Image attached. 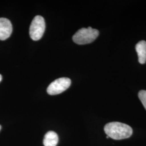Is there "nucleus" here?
Instances as JSON below:
<instances>
[{
	"label": "nucleus",
	"mask_w": 146,
	"mask_h": 146,
	"mask_svg": "<svg viewBox=\"0 0 146 146\" xmlns=\"http://www.w3.org/2000/svg\"><path fill=\"white\" fill-rule=\"evenodd\" d=\"M104 131L107 136L117 140L129 138L133 134L131 126L119 122H112L106 124Z\"/></svg>",
	"instance_id": "1"
},
{
	"label": "nucleus",
	"mask_w": 146,
	"mask_h": 146,
	"mask_svg": "<svg viewBox=\"0 0 146 146\" xmlns=\"http://www.w3.org/2000/svg\"><path fill=\"white\" fill-rule=\"evenodd\" d=\"M99 31L92 27L83 28L78 30L73 36L74 42L78 44H86L93 42L98 37Z\"/></svg>",
	"instance_id": "2"
},
{
	"label": "nucleus",
	"mask_w": 146,
	"mask_h": 146,
	"mask_svg": "<svg viewBox=\"0 0 146 146\" xmlns=\"http://www.w3.org/2000/svg\"><path fill=\"white\" fill-rule=\"evenodd\" d=\"M46 24L43 17L41 16L37 15L31 22L29 28V35L34 41L40 40L45 31Z\"/></svg>",
	"instance_id": "3"
},
{
	"label": "nucleus",
	"mask_w": 146,
	"mask_h": 146,
	"mask_svg": "<svg viewBox=\"0 0 146 146\" xmlns=\"http://www.w3.org/2000/svg\"><path fill=\"white\" fill-rule=\"evenodd\" d=\"M71 84V80L67 78H61L54 81L47 88L48 94L55 95L66 90Z\"/></svg>",
	"instance_id": "4"
},
{
	"label": "nucleus",
	"mask_w": 146,
	"mask_h": 146,
	"mask_svg": "<svg viewBox=\"0 0 146 146\" xmlns=\"http://www.w3.org/2000/svg\"><path fill=\"white\" fill-rule=\"evenodd\" d=\"M13 31L11 21L6 18H0V40L4 41L9 38Z\"/></svg>",
	"instance_id": "5"
},
{
	"label": "nucleus",
	"mask_w": 146,
	"mask_h": 146,
	"mask_svg": "<svg viewBox=\"0 0 146 146\" xmlns=\"http://www.w3.org/2000/svg\"><path fill=\"white\" fill-rule=\"evenodd\" d=\"M136 51L137 53L139 62L141 64L146 62V42L141 41L138 42L135 46Z\"/></svg>",
	"instance_id": "6"
},
{
	"label": "nucleus",
	"mask_w": 146,
	"mask_h": 146,
	"mask_svg": "<svg viewBox=\"0 0 146 146\" xmlns=\"http://www.w3.org/2000/svg\"><path fill=\"white\" fill-rule=\"evenodd\" d=\"M58 142V134L53 131H49L44 135L43 143L44 146H56Z\"/></svg>",
	"instance_id": "7"
},
{
	"label": "nucleus",
	"mask_w": 146,
	"mask_h": 146,
	"mask_svg": "<svg viewBox=\"0 0 146 146\" xmlns=\"http://www.w3.org/2000/svg\"><path fill=\"white\" fill-rule=\"evenodd\" d=\"M138 96L142 104L146 110V90H142L139 92Z\"/></svg>",
	"instance_id": "8"
},
{
	"label": "nucleus",
	"mask_w": 146,
	"mask_h": 146,
	"mask_svg": "<svg viewBox=\"0 0 146 146\" xmlns=\"http://www.w3.org/2000/svg\"><path fill=\"white\" fill-rule=\"evenodd\" d=\"M2 75L0 74V82L1 81V80H2Z\"/></svg>",
	"instance_id": "9"
},
{
	"label": "nucleus",
	"mask_w": 146,
	"mask_h": 146,
	"mask_svg": "<svg viewBox=\"0 0 146 146\" xmlns=\"http://www.w3.org/2000/svg\"><path fill=\"white\" fill-rule=\"evenodd\" d=\"M107 139H108V138H110V137H109L108 136H107Z\"/></svg>",
	"instance_id": "10"
},
{
	"label": "nucleus",
	"mask_w": 146,
	"mask_h": 146,
	"mask_svg": "<svg viewBox=\"0 0 146 146\" xmlns=\"http://www.w3.org/2000/svg\"><path fill=\"white\" fill-rule=\"evenodd\" d=\"M1 125H0V131H1Z\"/></svg>",
	"instance_id": "11"
}]
</instances>
